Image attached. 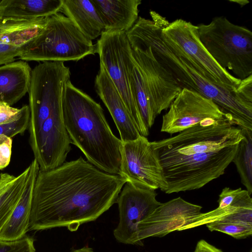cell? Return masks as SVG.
I'll return each mask as SVG.
<instances>
[{"label":"cell","instance_id":"1","mask_svg":"<svg viewBox=\"0 0 252 252\" xmlns=\"http://www.w3.org/2000/svg\"><path fill=\"white\" fill-rule=\"evenodd\" d=\"M126 182L82 157L39 170L33 190L29 231L66 227L76 231L116 203Z\"/></svg>","mask_w":252,"mask_h":252},{"label":"cell","instance_id":"2","mask_svg":"<svg viewBox=\"0 0 252 252\" xmlns=\"http://www.w3.org/2000/svg\"><path fill=\"white\" fill-rule=\"evenodd\" d=\"M152 20L139 17L126 35L131 48H151L157 60L173 76L182 89L196 92L212 99L225 114L231 116L239 126H246L252 121V103L238 93H230L205 78L186 58L176 55L161 36L165 20L151 11Z\"/></svg>","mask_w":252,"mask_h":252},{"label":"cell","instance_id":"3","mask_svg":"<svg viewBox=\"0 0 252 252\" xmlns=\"http://www.w3.org/2000/svg\"><path fill=\"white\" fill-rule=\"evenodd\" d=\"M63 110L71 144L90 163L102 171L119 175L122 142L111 130L99 103L69 80L63 93Z\"/></svg>","mask_w":252,"mask_h":252},{"label":"cell","instance_id":"4","mask_svg":"<svg viewBox=\"0 0 252 252\" xmlns=\"http://www.w3.org/2000/svg\"><path fill=\"white\" fill-rule=\"evenodd\" d=\"M96 45L74 23L60 13L46 17L39 33L21 49L24 61H78L94 55Z\"/></svg>","mask_w":252,"mask_h":252},{"label":"cell","instance_id":"5","mask_svg":"<svg viewBox=\"0 0 252 252\" xmlns=\"http://www.w3.org/2000/svg\"><path fill=\"white\" fill-rule=\"evenodd\" d=\"M200 40L216 62L243 80L252 75V32L216 17L208 24L197 26Z\"/></svg>","mask_w":252,"mask_h":252},{"label":"cell","instance_id":"6","mask_svg":"<svg viewBox=\"0 0 252 252\" xmlns=\"http://www.w3.org/2000/svg\"><path fill=\"white\" fill-rule=\"evenodd\" d=\"M161 36L175 54L186 58L207 79L230 93H237L241 80L216 62L200 40L197 26L182 19L171 23L165 20Z\"/></svg>","mask_w":252,"mask_h":252},{"label":"cell","instance_id":"7","mask_svg":"<svg viewBox=\"0 0 252 252\" xmlns=\"http://www.w3.org/2000/svg\"><path fill=\"white\" fill-rule=\"evenodd\" d=\"M244 138L242 129L228 116L220 120L207 119L176 136L151 144L158 152L188 156L215 152L238 144Z\"/></svg>","mask_w":252,"mask_h":252},{"label":"cell","instance_id":"8","mask_svg":"<svg viewBox=\"0 0 252 252\" xmlns=\"http://www.w3.org/2000/svg\"><path fill=\"white\" fill-rule=\"evenodd\" d=\"M238 144L221 149L205 159L158 155L167 184L164 192L171 194L197 189L217 179L232 162Z\"/></svg>","mask_w":252,"mask_h":252},{"label":"cell","instance_id":"9","mask_svg":"<svg viewBox=\"0 0 252 252\" xmlns=\"http://www.w3.org/2000/svg\"><path fill=\"white\" fill-rule=\"evenodd\" d=\"M95 45L100 64L116 86L140 135L148 136L149 129L142 119L131 90L129 73L133 61L126 33L121 31H104Z\"/></svg>","mask_w":252,"mask_h":252},{"label":"cell","instance_id":"10","mask_svg":"<svg viewBox=\"0 0 252 252\" xmlns=\"http://www.w3.org/2000/svg\"><path fill=\"white\" fill-rule=\"evenodd\" d=\"M136 86L156 117L167 110L182 89L149 47L132 48Z\"/></svg>","mask_w":252,"mask_h":252},{"label":"cell","instance_id":"11","mask_svg":"<svg viewBox=\"0 0 252 252\" xmlns=\"http://www.w3.org/2000/svg\"><path fill=\"white\" fill-rule=\"evenodd\" d=\"M126 182L137 187L165 192L167 184L157 151L147 137L122 142L121 165L119 175Z\"/></svg>","mask_w":252,"mask_h":252},{"label":"cell","instance_id":"12","mask_svg":"<svg viewBox=\"0 0 252 252\" xmlns=\"http://www.w3.org/2000/svg\"><path fill=\"white\" fill-rule=\"evenodd\" d=\"M169 108L162 116L160 131L170 134L182 132L208 118L220 120L231 117L212 99L185 88L175 97Z\"/></svg>","mask_w":252,"mask_h":252},{"label":"cell","instance_id":"13","mask_svg":"<svg viewBox=\"0 0 252 252\" xmlns=\"http://www.w3.org/2000/svg\"><path fill=\"white\" fill-rule=\"evenodd\" d=\"M122 189L116 201L119 221L113 235L120 243L134 245L138 224L161 203L157 200L155 190L137 187L127 182Z\"/></svg>","mask_w":252,"mask_h":252},{"label":"cell","instance_id":"14","mask_svg":"<svg viewBox=\"0 0 252 252\" xmlns=\"http://www.w3.org/2000/svg\"><path fill=\"white\" fill-rule=\"evenodd\" d=\"M201 209L180 197L161 203L138 224L134 245L142 246L146 238L162 237L174 231H181L201 213Z\"/></svg>","mask_w":252,"mask_h":252},{"label":"cell","instance_id":"15","mask_svg":"<svg viewBox=\"0 0 252 252\" xmlns=\"http://www.w3.org/2000/svg\"><path fill=\"white\" fill-rule=\"evenodd\" d=\"M94 86L98 95L113 118L122 142L137 139L140 134L116 86L101 64Z\"/></svg>","mask_w":252,"mask_h":252},{"label":"cell","instance_id":"16","mask_svg":"<svg viewBox=\"0 0 252 252\" xmlns=\"http://www.w3.org/2000/svg\"><path fill=\"white\" fill-rule=\"evenodd\" d=\"M106 31L128 32L137 21L140 0H91Z\"/></svg>","mask_w":252,"mask_h":252},{"label":"cell","instance_id":"17","mask_svg":"<svg viewBox=\"0 0 252 252\" xmlns=\"http://www.w3.org/2000/svg\"><path fill=\"white\" fill-rule=\"evenodd\" d=\"M39 171L36 160L21 197L0 230V240H18L25 237L29 231L33 190Z\"/></svg>","mask_w":252,"mask_h":252},{"label":"cell","instance_id":"18","mask_svg":"<svg viewBox=\"0 0 252 252\" xmlns=\"http://www.w3.org/2000/svg\"><path fill=\"white\" fill-rule=\"evenodd\" d=\"M32 70L24 61L0 65V101L11 106L28 92Z\"/></svg>","mask_w":252,"mask_h":252},{"label":"cell","instance_id":"19","mask_svg":"<svg viewBox=\"0 0 252 252\" xmlns=\"http://www.w3.org/2000/svg\"><path fill=\"white\" fill-rule=\"evenodd\" d=\"M60 12L92 41L105 30L102 19L91 0H63Z\"/></svg>","mask_w":252,"mask_h":252},{"label":"cell","instance_id":"20","mask_svg":"<svg viewBox=\"0 0 252 252\" xmlns=\"http://www.w3.org/2000/svg\"><path fill=\"white\" fill-rule=\"evenodd\" d=\"M63 0H0V19L33 20L60 12Z\"/></svg>","mask_w":252,"mask_h":252},{"label":"cell","instance_id":"21","mask_svg":"<svg viewBox=\"0 0 252 252\" xmlns=\"http://www.w3.org/2000/svg\"><path fill=\"white\" fill-rule=\"evenodd\" d=\"M36 160L20 174L0 196V230L5 224L21 197L32 172Z\"/></svg>","mask_w":252,"mask_h":252},{"label":"cell","instance_id":"22","mask_svg":"<svg viewBox=\"0 0 252 252\" xmlns=\"http://www.w3.org/2000/svg\"><path fill=\"white\" fill-rule=\"evenodd\" d=\"M252 205V198L247 190L238 188V191L232 202L227 205L219 204L218 208L207 213H201L191 220L182 230L189 229L217 221L238 209Z\"/></svg>","mask_w":252,"mask_h":252},{"label":"cell","instance_id":"23","mask_svg":"<svg viewBox=\"0 0 252 252\" xmlns=\"http://www.w3.org/2000/svg\"><path fill=\"white\" fill-rule=\"evenodd\" d=\"M242 129L244 138L239 143L232 161L242 184L250 195L252 194V131Z\"/></svg>","mask_w":252,"mask_h":252},{"label":"cell","instance_id":"24","mask_svg":"<svg viewBox=\"0 0 252 252\" xmlns=\"http://www.w3.org/2000/svg\"><path fill=\"white\" fill-rule=\"evenodd\" d=\"M211 231H217L240 239L252 235V226L233 222L214 221L206 224Z\"/></svg>","mask_w":252,"mask_h":252},{"label":"cell","instance_id":"25","mask_svg":"<svg viewBox=\"0 0 252 252\" xmlns=\"http://www.w3.org/2000/svg\"><path fill=\"white\" fill-rule=\"evenodd\" d=\"M20 117L14 122L4 125L0 126V135H5L11 138L18 134H23L28 128L30 111L28 105L22 107Z\"/></svg>","mask_w":252,"mask_h":252},{"label":"cell","instance_id":"26","mask_svg":"<svg viewBox=\"0 0 252 252\" xmlns=\"http://www.w3.org/2000/svg\"><path fill=\"white\" fill-rule=\"evenodd\" d=\"M33 239L28 236L15 241L0 240V252H35Z\"/></svg>","mask_w":252,"mask_h":252},{"label":"cell","instance_id":"27","mask_svg":"<svg viewBox=\"0 0 252 252\" xmlns=\"http://www.w3.org/2000/svg\"><path fill=\"white\" fill-rule=\"evenodd\" d=\"M12 139L3 134L0 135V170L9 164L12 154Z\"/></svg>","mask_w":252,"mask_h":252},{"label":"cell","instance_id":"28","mask_svg":"<svg viewBox=\"0 0 252 252\" xmlns=\"http://www.w3.org/2000/svg\"><path fill=\"white\" fill-rule=\"evenodd\" d=\"M21 113V108H14L0 101V126L14 122L20 117Z\"/></svg>","mask_w":252,"mask_h":252},{"label":"cell","instance_id":"29","mask_svg":"<svg viewBox=\"0 0 252 252\" xmlns=\"http://www.w3.org/2000/svg\"><path fill=\"white\" fill-rule=\"evenodd\" d=\"M236 91L247 100L252 102V75L241 80Z\"/></svg>","mask_w":252,"mask_h":252},{"label":"cell","instance_id":"30","mask_svg":"<svg viewBox=\"0 0 252 252\" xmlns=\"http://www.w3.org/2000/svg\"><path fill=\"white\" fill-rule=\"evenodd\" d=\"M16 177L7 173H0V196L8 188Z\"/></svg>","mask_w":252,"mask_h":252},{"label":"cell","instance_id":"31","mask_svg":"<svg viewBox=\"0 0 252 252\" xmlns=\"http://www.w3.org/2000/svg\"><path fill=\"white\" fill-rule=\"evenodd\" d=\"M194 252H223L221 250L208 243L204 240H199Z\"/></svg>","mask_w":252,"mask_h":252},{"label":"cell","instance_id":"32","mask_svg":"<svg viewBox=\"0 0 252 252\" xmlns=\"http://www.w3.org/2000/svg\"><path fill=\"white\" fill-rule=\"evenodd\" d=\"M70 252H94L93 248L88 246H84L82 248L76 249H72Z\"/></svg>","mask_w":252,"mask_h":252}]
</instances>
